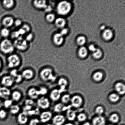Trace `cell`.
<instances>
[{
    "label": "cell",
    "instance_id": "cell-1",
    "mask_svg": "<svg viewBox=\"0 0 125 125\" xmlns=\"http://www.w3.org/2000/svg\"><path fill=\"white\" fill-rule=\"evenodd\" d=\"M14 49L13 43L8 39L2 40L0 43V50L5 54H11Z\"/></svg>",
    "mask_w": 125,
    "mask_h": 125
},
{
    "label": "cell",
    "instance_id": "cell-2",
    "mask_svg": "<svg viewBox=\"0 0 125 125\" xmlns=\"http://www.w3.org/2000/svg\"><path fill=\"white\" fill-rule=\"evenodd\" d=\"M72 9V5L66 1H61L57 4L56 10L59 14L65 15L68 14Z\"/></svg>",
    "mask_w": 125,
    "mask_h": 125
},
{
    "label": "cell",
    "instance_id": "cell-3",
    "mask_svg": "<svg viewBox=\"0 0 125 125\" xmlns=\"http://www.w3.org/2000/svg\"><path fill=\"white\" fill-rule=\"evenodd\" d=\"M40 77L42 80L45 82L52 81L55 79L52 70L48 67L42 70L40 72Z\"/></svg>",
    "mask_w": 125,
    "mask_h": 125
},
{
    "label": "cell",
    "instance_id": "cell-4",
    "mask_svg": "<svg viewBox=\"0 0 125 125\" xmlns=\"http://www.w3.org/2000/svg\"><path fill=\"white\" fill-rule=\"evenodd\" d=\"M7 65L9 67L14 68L20 64L21 61L19 56L16 54H11L7 58Z\"/></svg>",
    "mask_w": 125,
    "mask_h": 125
},
{
    "label": "cell",
    "instance_id": "cell-5",
    "mask_svg": "<svg viewBox=\"0 0 125 125\" xmlns=\"http://www.w3.org/2000/svg\"><path fill=\"white\" fill-rule=\"evenodd\" d=\"M13 44L15 48L20 51H25L29 47L28 42L22 36H21L15 40Z\"/></svg>",
    "mask_w": 125,
    "mask_h": 125
},
{
    "label": "cell",
    "instance_id": "cell-6",
    "mask_svg": "<svg viewBox=\"0 0 125 125\" xmlns=\"http://www.w3.org/2000/svg\"><path fill=\"white\" fill-rule=\"evenodd\" d=\"M37 104L38 107L43 110L47 109L49 108L51 105L49 99L44 96L38 99Z\"/></svg>",
    "mask_w": 125,
    "mask_h": 125
},
{
    "label": "cell",
    "instance_id": "cell-7",
    "mask_svg": "<svg viewBox=\"0 0 125 125\" xmlns=\"http://www.w3.org/2000/svg\"><path fill=\"white\" fill-rule=\"evenodd\" d=\"M71 105L75 108H79L82 106L83 102V98L80 95H75L71 98Z\"/></svg>",
    "mask_w": 125,
    "mask_h": 125
},
{
    "label": "cell",
    "instance_id": "cell-8",
    "mask_svg": "<svg viewBox=\"0 0 125 125\" xmlns=\"http://www.w3.org/2000/svg\"><path fill=\"white\" fill-rule=\"evenodd\" d=\"M52 118V114L49 111H46L42 113L40 115V120L42 123H46Z\"/></svg>",
    "mask_w": 125,
    "mask_h": 125
},
{
    "label": "cell",
    "instance_id": "cell-9",
    "mask_svg": "<svg viewBox=\"0 0 125 125\" xmlns=\"http://www.w3.org/2000/svg\"><path fill=\"white\" fill-rule=\"evenodd\" d=\"M14 83L13 78L10 75H6L2 77L1 83L3 86L8 88L12 86Z\"/></svg>",
    "mask_w": 125,
    "mask_h": 125
},
{
    "label": "cell",
    "instance_id": "cell-10",
    "mask_svg": "<svg viewBox=\"0 0 125 125\" xmlns=\"http://www.w3.org/2000/svg\"><path fill=\"white\" fill-rule=\"evenodd\" d=\"M61 92L59 89H53L51 91L50 94L51 100L53 102L58 101L61 97Z\"/></svg>",
    "mask_w": 125,
    "mask_h": 125
},
{
    "label": "cell",
    "instance_id": "cell-11",
    "mask_svg": "<svg viewBox=\"0 0 125 125\" xmlns=\"http://www.w3.org/2000/svg\"><path fill=\"white\" fill-rule=\"evenodd\" d=\"M65 120L64 116L61 115H56L52 118L53 125H62L64 123Z\"/></svg>",
    "mask_w": 125,
    "mask_h": 125
},
{
    "label": "cell",
    "instance_id": "cell-12",
    "mask_svg": "<svg viewBox=\"0 0 125 125\" xmlns=\"http://www.w3.org/2000/svg\"><path fill=\"white\" fill-rule=\"evenodd\" d=\"M11 95L10 90L8 88L0 87V98L5 99H9Z\"/></svg>",
    "mask_w": 125,
    "mask_h": 125
},
{
    "label": "cell",
    "instance_id": "cell-13",
    "mask_svg": "<svg viewBox=\"0 0 125 125\" xmlns=\"http://www.w3.org/2000/svg\"><path fill=\"white\" fill-rule=\"evenodd\" d=\"M29 120L28 116L25 113L23 112L19 113L17 117L18 123L21 125L26 124Z\"/></svg>",
    "mask_w": 125,
    "mask_h": 125
},
{
    "label": "cell",
    "instance_id": "cell-14",
    "mask_svg": "<svg viewBox=\"0 0 125 125\" xmlns=\"http://www.w3.org/2000/svg\"><path fill=\"white\" fill-rule=\"evenodd\" d=\"M21 75L23 79L29 80L33 78L34 73L32 70L30 69H27L23 71Z\"/></svg>",
    "mask_w": 125,
    "mask_h": 125
},
{
    "label": "cell",
    "instance_id": "cell-15",
    "mask_svg": "<svg viewBox=\"0 0 125 125\" xmlns=\"http://www.w3.org/2000/svg\"><path fill=\"white\" fill-rule=\"evenodd\" d=\"M14 19L12 17H6L2 20V24L4 28H8L10 27L14 24Z\"/></svg>",
    "mask_w": 125,
    "mask_h": 125
},
{
    "label": "cell",
    "instance_id": "cell-16",
    "mask_svg": "<svg viewBox=\"0 0 125 125\" xmlns=\"http://www.w3.org/2000/svg\"><path fill=\"white\" fill-rule=\"evenodd\" d=\"M115 89L119 95H123L125 94V86L123 83L118 82L116 83L115 85Z\"/></svg>",
    "mask_w": 125,
    "mask_h": 125
},
{
    "label": "cell",
    "instance_id": "cell-17",
    "mask_svg": "<svg viewBox=\"0 0 125 125\" xmlns=\"http://www.w3.org/2000/svg\"><path fill=\"white\" fill-rule=\"evenodd\" d=\"M28 95L30 99L32 100L38 98L40 96L38 89L35 87H32L29 89L28 91Z\"/></svg>",
    "mask_w": 125,
    "mask_h": 125
},
{
    "label": "cell",
    "instance_id": "cell-18",
    "mask_svg": "<svg viewBox=\"0 0 125 125\" xmlns=\"http://www.w3.org/2000/svg\"><path fill=\"white\" fill-rule=\"evenodd\" d=\"M33 4L35 8L38 9H44L47 5V1L46 0H36L33 1Z\"/></svg>",
    "mask_w": 125,
    "mask_h": 125
},
{
    "label": "cell",
    "instance_id": "cell-19",
    "mask_svg": "<svg viewBox=\"0 0 125 125\" xmlns=\"http://www.w3.org/2000/svg\"><path fill=\"white\" fill-rule=\"evenodd\" d=\"M106 123V120L102 116H96L92 120L93 125H105Z\"/></svg>",
    "mask_w": 125,
    "mask_h": 125
},
{
    "label": "cell",
    "instance_id": "cell-20",
    "mask_svg": "<svg viewBox=\"0 0 125 125\" xmlns=\"http://www.w3.org/2000/svg\"><path fill=\"white\" fill-rule=\"evenodd\" d=\"M63 40V36L60 33L55 34L53 36V42L57 46H59L62 45Z\"/></svg>",
    "mask_w": 125,
    "mask_h": 125
},
{
    "label": "cell",
    "instance_id": "cell-21",
    "mask_svg": "<svg viewBox=\"0 0 125 125\" xmlns=\"http://www.w3.org/2000/svg\"><path fill=\"white\" fill-rule=\"evenodd\" d=\"M76 117L75 111L73 110L69 109L66 112V117L68 121H72L74 120Z\"/></svg>",
    "mask_w": 125,
    "mask_h": 125
},
{
    "label": "cell",
    "instance_id": "cell-22",
    "mask_svg": "<svg viewBox=\"0 0 125 125\" xmlns=\"http://www.w3.org/2000/svg\"><path fill=\"white\" fill-rule=\"evenodd\" d=\"M2 5L7 9H10L14 7L15 2L13 0H5L2 1Z\"/></svg>",
    "mask_w": 125,
    "mask_h": 125
},
{
    "label": "cell",
    "instance_id": "cell-23",
    "mask_svg": "<svg viewBox=\"0 0 125 125\" xmlns=\"http://www.w3.org/2000/svg\"><path fill=\"white\" fill-rule=\"evenodd\" d=\"M55 25L57 28H62L65 25L66 21L64 18H59L56 19L54 21Z\"/></svg>",
    "mask_w": 125,
    "mask_h": 125
},
{
    "label": "cell",
    "instance_id": "cell-24",
    "mask_svg": "<svg viewBox=\"0 0 125 125\" xmlns=\"http://www.w3.org/2000/svg\"><path fill=\"white\" fill-rule=\"evenodd\" d=\"M66 110L65 106L62 103L56 104L53 107V111L55 112L60 113Z\"/></svg>",
    "mask_w": 125,
    "mask_h": 125
},
{
    "label": "cell",
    "instance_id": "cell-25",
    "mask_svg": "<svg viewBox=\"0 0 125 125\" xmlns=\"http://www.w3.org/2000/svg\"><path fill=\"white\" fill-rule=\"evenodd\" d=\"M113 33L112 31L109 29H106L104 31L103 34L104 39L106 40H109L112 38Z\"/></svg>",
    "mask_w": 125,
    "mask_h": 125
},
{
    "label": "cell",
    "instance_id": "cell-26",
    "mask_svg": "<svg viewBox=\"0 0 125 125\" xmlns=\"http://www.w3.org/2000/svg\"><path fill=\"white\" fill-rule=\"evenodd\" d=\"M12 100L16 102L19 101L22 97V94L20 92L15 90L11 94Z\"/></svg>",
    "mask_w": 125,
    "mask_h": 125
},
{
    "label": "cell",
    "instance_id": "cell-27",
    "mask_svg": "<svg viewBox=\"0 0 125 125\" xmlns=\"http://www.w3.org/2000/svg\"><path fill=\"white\" fill-rule=\"evenodd\" d=\"M68 82L65 78H60L58 82V84L60 87L61 89L59 90L62 92V91L64 89L68 84Z\"/></svg>",
    "mask_w": 125,
    "mask_h": 125
},
{
    "label": "cell",
    "instance_id": "cell-28",
    "mask_svg": "<svg viewBox=\"0 0 125 125\" xmlns=\"http://www.w3.org/2000/svg\"><path fill=\"white\" fill-rule=\"evenodd\" d=\"M104 75L102 72L99 71L94 73L93 75V78L94 81L99 82L102 80Z\"/></svg>",
    "mask_w": 125,
    "mask_h": 125
},
{
    "label": "cell",
    "instance_id": "cell-29",
    "mask_svg": "<svg viewBox=\"0 0 125 125\" xmlns=\"http://www.w3.org/2000/svg\"><path fill=\"white\" fill-rule=\"evenodd\" d=\"M109 100L112 103H116L120 100L119 95L116 93H112L109 96Z\"/></svg>",
    "mask_w": 125,
    "mask_h": 125
},
{
    "label": "cell",
    "instance_id": "cell-30",
    "mask_svg": "<svg viewBox=\"0 0 125 125\" xmlns=\"http://www.w3.org/2000/svg\"><path fill=\"white\" fill-rule=\"evenodd\" d=\"M9 109L10 113L12 115H16L19 113L20 108L18 105H13Z\"/></svg>",
    "mask_w": 125,
    "mask_h": 125
},
{
    "label": "cell",
    "instance_id": "cell-31",
    "mask_svg": "<svg viewBox=\"0 0 125 125\" xmlns=\"http://www.w3.org/2000/svg\"><path fill=\"white\" fill-rule=\"evenodd\" d=\"M88 50L85 47L83 46L79 49L78 51V55L79 57L82 58H84L87 55Z\"/></svg>",
    "mask_w": 125,
    "mask_h": 125
},
{
    "label": "cell",
    "instance_id": "cell-32",
    "mask_svg": "<svg viewBox=\"0 0 125 125\" xmlns=\"http://www.w3.org/2000/svg\"><path fill=\"white\" fill-rule=\"evenodd\" d=\"M0 33L1 36L5 38L9 36L11 33L10 31L8 28L4 27L1 29Z\"/></svg>",
    "mask_w": 125,
    "mask_h": 125
},
{
    "label": "cell",
    "instance_id": "cell-33",
    "mask_svg": "<svg viewBox=\"0 0 125 125\" xmlns=\"http://www.w3.org/2000/svg\"><path fill=\"white\" fill-rule=\"evenodd\" d=\"M119 117L118 114L114 113L111 114L109 117V120L113 123H117L119 120Z\"/></svg>",
    "mask_w": 125,
    "mask_h": 125
},
{
    "label": "cell",
    "instance_id": "cell-34",
    "mask_svg": "<svg viewBox=\"0 0 125 125\" xmlns=\"http://www.w3.org/2000/svg\"><path fill=\"white\" fill-rule=\"evenodd\" d=\"M55 19V15L53 13H48L45 17V20L49 23H52V22L54 21Z\"/></svg>",
    "mask_w": 125,
    "mask_h": 125
},
{
    "label": "cell",
    "instance_id": "cell-35",
    "mask_svg": "<svg viewBox=\"0 0 125 125\" xmlns=\"http://www.w3.org/2000/svg\"><path fill=\"white\" fill-rule=\"evenodd\" d=\"M13 101L12 100L7 99L3 102V106L6 109H9L13 105Z\"/></svg>",
    "mask_w": 125,
    "mask_h": 125
},
{
    "label": "cell",
    "instance_id": "cell-36",
    "mask_svg": "<svg viewBox=\"0 0 125 125\" xmlns=\"http://www.w3.org/2000/svg\"><path fill=\"white\" fill-rule=\"evenodd\" d=\"M71 97L69 95L67 94H65L61 97L62 103L63 104H67L70 101Z\"/></svg>",
    "mask_w": 125,
    "mask_h": 125
},
{
    "label": "cell",
    "instance_id": "cell-37",
    "mask_svg": "<svg viewBox=\"0 0 125 125\" xmlns=\"http://www.w3.org/2000/svg\"><path fill=\"white\" fill-rule=\"evenodd\" d=\"M77 118L78 122H84L87 119V116L85 114L81 113L77 116Z\"/></svg>",
    "mask_w": 125,
    "mask_h": 125
},
{
    "label": "cell",
    "instance_id": "cell-38",
    "mask_svg": "<svg viewBox=\"0 0 125 125\" xmlns=\"http://www.w3.org/2000/svg\"><path fill=\"white\" fill-rule=\"evenodd\" d=\"M102 52L100 49H97L96 51L93 52V56L94 58L97 59H99L102 57Z\"/></svg>",
    "mask_w": 125,
    "mask_h": 125
},
{
    "label": "cell",
    "instance_id": "cell-39",
    "mask_svg": "<svg viewBox=\"0 0 125 125\" xmlns=\"http://www.w3.org/2000/svg\"><path fill=\"white\" fill-rule=\"evenodd\" d=\"M77 41L78 45L82 46L85 43L86 40L84 36H80L77 38Z\"/></svg>",
    "mask_w": 125,
    "mask_h": 125
},
{
    "label": "cell",
    "instance_id": "cell-40",
    "mask_svg": "<svg viewBox=\"0 0 125 125\" xmlns=\"http://www.w3.org/2000/svg\"><path fill=\"white\" fill-rule=\"evenodd\" d=\"M95 112L98 116H102L104 112V108L101 106H97L95 109Z\"/></svg>",
    "mask_w": 125,
    "mask_h": 125
},
{
    "label": "cell",
    "instance_id": "cell-41",
    "mask_svg": "<svg viewBox=\"0 0 125 125\" xmlns=\"http://www.w3.org/2000/svg\"><path fill=\"white\" fill-rule=\"evenodd\" d=\"M7 116V112L4 109H0V120H4L6 118Z\"/></svg>",
    "mask_w": 125,
    "mask_h": 125
},
{
    "label": "cell",
    "instance_id": "cell-42",
    "mask_svg": "<svg viewBox=\"0 0 125 125\" xmlns=\"http://www.w3.org/2000/svg\"><path fill=\"white\" fill-rule=\"evenodd\" d=\"M40 95H46L48 93V90L46 87H42L38 89Z\"/></svg>",
    "mask_w": 125,
    "mask_h": 125
},
{
    "label": "cell",
    "instance_id": "cell-43",
    "mask_svg": "<svg viewBox=\"0 0 125 125\" xmlns=\"http://www.w3.org/2000/svg\"><path fill=\"white\" fill-rule=\"evenodd\" d=\"M13 79L14 83H19L22 81L23 78L21 74H18L16 76L13 78Z\"/></svg>",
    "mask_w": 125,
    "mask_h": 125
},
{
    "label": "cell",
    "instance_id": "cell-44",
    "mask_svg": "<svg viewBox=\"0 0 125 125\" xmlns=\"http://www.w3.org/2000/svg\"><path fill=\"white\" fill-rule=\"evenodd\" d=\"M10 35L11 38L12 39H14V40H15V39H16L21 36L18 30L13 31V32L11 33Z\"/></svg>",
    "mask_w": 125,
    "mask_h": 125
},
{
    "label": "cell",
    "instance_id": "cell-45",
    "mask_svg": "<svg viewBox=\"0 0 125 125\" xmlns=\"http://www.w3.org/2000/svg\"><path fill=\"white\" fill-rule=\"evenodd\" d=\"M34 38V35L32 33H29L26 36L25 40L27 42H30L32 41Z\"/></svg>",
    "mask_w": 125,
    "mask_h": 125
},
{
    "label": "cell",
    "instance_id": "cell-46",
    "mask_svg": "<svg viewBox=\"0 0 125 125\" xmlns=\"http://www.w3.org/2000/svg\"><path fill=\"white\" fill-rule=\"evenodd\" d=\"M40 122L38 119L33 118L31 120L29 125H39L40 124Z\"/></svg>",
    "mask_w": 125,
    "mask_h": 125
},
{
    "label": "cell",
    "instance_id": "cell-47",
    "mask_svg": "<svg viewBox=\"0 0 125 125\" xmlns=\"http://www.w3.org/2000/svg\"><path fill=\"white\" fill-rule=\"evenodd\" d=\"M35 104L33 100L31 99H27L25 102V106H35Z\"/></svg>",
    "mask_w": 125,
    "mask_h": 125
},
{
    "label": "cell",
    "instance_id": "cell-48",
    "mask_svg": "<svg viewBox=\"0 0 125 125\" xmlns=\"http://www.w3.org/2000/svg\"><path fill=\"white\" fill-rule=\"evenodd\" d=\"M25 31L26 33H29L31 30V28L30 26L28 24H24L22 25L21 27Z\"/></svg>",
    "mask_w": 125,
    "mask_h": 125
},
{
    "label": "cell",
    "instance_id": "cell-49",
    "mask_svg": "<svg viewBox=\"0 0 125 125\" xmlns=\"http://www.w3.org/2000/svg\"><path fill=\"white\" fill-rule=\"evenodd\" d=\"M14 24L16 27L21 26L22 25V22L21 19H16L14 21Z\"/></svg>",
    "mask_w": 125,
    "mask_h": 125
},
{
    "label": "cell",
    "instance_id": "cell-50",
    "mask_svg": "<svg viewBox=\"0 0 125 125\" xmlns=\"http://www.w3.org/2000/svg\"><path fill=\"white\" fill-rule=\"evenodd\" d=\"M44 10L45 12L48 13H51V12L52 11V8L51 6L47 4L46 8H45Z\"/></svg>",
    "mask_w": 125,
    "mask_h": 125
},
{
    "label": "cell",
    "instance_id": "cell-51",
    "mask_svg": "<svg viewBox=\"0 0 125 125\" xmlns=\"http://www.w3.org/2000/svg\"><path fill=\"white\" fill-rule=\"evenodd\" d=\"M18 74V71L16 70L13 69L10 72V75L13 78L17 75Z\"/></svg>",
    "mask_w": 125,
    "mask_h": 125
},
{
    "label": "cell",
    "instance_id": "cell-52",
    "mask_svg": "<svg viewBox=\"0 0 125 125\" xmlns=\"http://www.w3.org/2000/svg\"><path fill=\"white\" fill-rule=\"evenodd\" d=\"M18 31L19 32L21 36H22L23 35H25L26 33L25 31L21 28L18 30Z\"/></svg>",
    "mask_w": 125,
    "mask_h": 125
},
{
    "label": "cell",
    "instance_id": "cell-53",
    "mask_svg": "<svg viewBox=\"0 0 125 125\" xmlns=\"http://www.w3.org/2000/svg\"><path fill=\"white\" fill-rule=\"evenodd\" d=\"M89 50L90 51L93 52H95L97 48L93 45H91L89 46Z\"/></svg>",
    "mask_w": 125,
    "mask_h": 125
},
{
    "label": "cell",
    "instance_id": "cell-54",
    "mask_svg": "<svg viewBox=\"0 0 125 125\" xmlns=\"http://www.w3.org/2000/svg\"><path fill=\"white\" fill-rule=\"evenodd\" d=\"M68 32V30L66 29H64L61 31V32L60 33L62 34V36L65 35Z\"/></svg>",
    "mask_w": 125,
    "mask_h": 125
},
{
    "label": "cell",
    "instance_id": "cell-55",
    "mask_svg": "<svg viewBox=\"0 0 125 125\" xmlns=\"http://www.w3.org/2000/svg\"><path fill=\"white\" fill-rule=\"evenodd\" d=\"M2 106H3V102H2V100L0 99V109H1V108H2Z\"/></svg>",
    "mask_w": 125,
    "mask_h": 125
},
{
    "label": "cell",
    "instance_id": "cell-56",
    "mask_svg": "<svg viewBox=\"0 0 125 125\" xmlns=\"http://www.w3.org/2000/svg\"><path fill=\"white\" fill-rule=\"evenodd\" d=\"M105 26L102 25V26H101V27H100V29H101V30H103L105 29Z\"/></svg>",
    "mask_w": 125,
    "mask_h": 125
},
{
    "label": "cell",
    "instance_id": "cell-57",
    "mask_svg": "<svg viewBox=\"0 0 125 125\" xmlns=\"http://www.w3.org/2000/svg\"><path fill=\"white\" fill-rule=\"evenodd\" d=\"M82 125H91L89 122H86Z\"/></svg>",
    "mask_w": 125,
    "mask_h": 125
},
{
    "label": "cell",
    "instance_id": "cell-58",
    "mask_svg": "<svg viewBox=\"0 0 125 125\" xmlns=\"http://www.w3.org/2000/svg\"><path fill=\"white\" fill-rule=\"evenodd\" d=\"M65 125H74L73 124L71 123H67V124H66Z\"/></svg>",
    "mask_w": 125,
    "mask_h": 125
},
{
    "label": "cell",
    "instance_id": "cell-59",
    "mask_svg": "<svg viewBox=\"0 0 125 125\" xmlns=\"http://www.w3.org/2000/svg\"><path fill=\"white\" fill-rule=\"evenodd\" d=\"M2 62H1L0 60V70L1 67H2Z\"/></svg>",
    "mask_w": 125,
    "mask_h": 125
},
{
    "label": "cell",
    "instance_id": "cell-60",
    "mask_svg": "<svg viewBox=\"0 0 125 125\" xmlns=\"http://www.w3.org/2000/svg\"><path fill=\"white\" fill-rule=\"evenodd\" d=\"M46 125H53V124H48Z\"/></svg>",
    "mask_w": 125,
    "mask_h": 125
},
{
    "label": "cell",
    "instance_id": "cell-61",
    "mask_svg": "<svg viewBox=\"0 0 125 125\" xmlns=\"http://www.w3.org/2000/svg\"><path fill=\"white\" fill-rule=\"evenodd\" d=\"M112 125V124H109V125Z\"/></svg>",
    "mask_w": 125,
    "mask_h": 125
},
{
    "label": "cell",
    "instance_id": "cell-62",
    "mask_svg": "<svg viewBox=\"0 0 125 125\" xmlns=\"http://www.w3.org/2000/svg\"></svg>",
    "mask_w": 125,
    "mask_h": 125
}]
</instances>
